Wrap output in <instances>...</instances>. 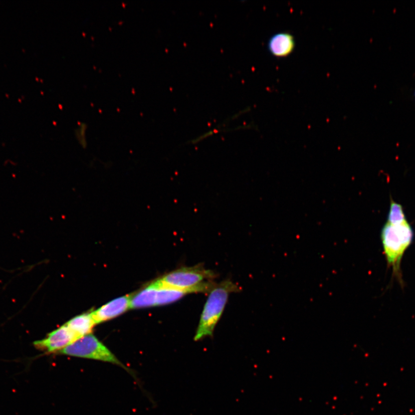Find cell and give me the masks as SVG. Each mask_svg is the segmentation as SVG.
Instances as JSON below:
<instances>
[{"label":"cell","mask_w":415,"mask_h":415,"mask_svg":"<svg viewBox=\"0 0 415 415\" xmlns=\"http://www.w3.org/2000/svg\"><path fill=\"white\" fill-rule=\"evenodd\" d=\"M79 339L65 324L49 333L44 338L35 341L33 346L44 355L57 354Z\"/></svg>","instance_id":"obj_6"},{"label":"cell","mask_w":415,"mask_h":415,"mask_svg":"<svg viewBox=\"0 0 415 415\" xmlns=\"http://www.w3.org/2000/svg\"><path fill=\"white\" fill-rule=\"evenodd\" d=\"M66 325L80 339L90 335L96 324L92 313H85L73 318Z\"/></svg>","instance_id":"obj_9"},{"label":"cell","mask_w":415,"mask_h":415,"mask_svg":"<svg viewBox=\"0 0 415 415\" xmlns=\"http://www.w3.org/2000/svg\"><path fill=\"white\" fill-rule=\"evenodd\" d=\"M215 273L198 265L177 269L165 274L155 281L165 287L186 292L187 294L209 292L215 286Z\"/></svg>","instance_id":"obj_1"},{"label":"cell","mask_w":415,"mask_h":415,"mask_svg":"<svg viewBox=\"0 0 415 415\" xmlns=\"http://www.w3.org/2000/svg\"><path fill=\"white\" fill-rule=\"evenodd\" d=\"M239 291V285L230 280H226L216 284L209 292L194 336L195 342L213 336L214 328L223 313L229 295Z\"/></svg>","instance_id":"obj_2"},{"label":"cell","mask_w":415,"mask_h":415,"mask_svg":"<svg viewBox=\"0 0 415 415\" xmlns=\"http://www.w3.org/2000/svg\"><path fill=\"white\" fill-rule=\"evenodd\" d=\"M187 295L186 292L162 286L155 280L132 297L131 308L142 309L170 305Z\"/></svg>","instance_id":"obj_5"},{"label":"cell","mask_w":415,"mask_h":415,"mask_svg":"<svg viewBox=\"0 0 415 415\" xmlns=\"http://www.w3.org/2000/svg\"><path fill=\"white\" fill-rule=\"evenodd\" d=\"M414 235L412 226L408 221L396 225L387 222L382 229L381 240L388 264L397 275L400 273L403 255L412 243Z\"/></svg>","instance_id":"obj_3"},{"label":"cell","mask_w":415,"mask_h":415,"mask_svg":"<svg viewBox=\"0 0 415 415\" xmlns=\"http://www.w3.org/2000/svg\"><path fill=\"white\" fill-rule=\"evenodd\" d=\"M295 42L290 33L279 32L269 39L268 49L270 53L277 57H285L294 51Z\"/></svg>","instance_id":"obj_8"},{"label":"cell","mask_w":415,"mask_h":415,"mask_svg":"<svg viewBox=\"0 0 415 415\" xmlns=\"http://www.w3.org/2000/svg\"><path fill=\"white\" fill-rule=\"evenodd\" d=\"M411 97L415 102V88L411 91Z\"/></svg>","instance_id":"obj_12"},{"label":"cell","mask_w":415,"mask_h":415,"mask_svg":"<svg viewBox=\"0 0 415 415\" xmlns=\"http://www.w3.org/2000/svg\"><path fill=\"white\" fill-rule=\"evenodd\" d=\"M408 221L405 210L400 204L391 200L390 208L388 214V223L391 224H400Z\"/></svg>","instance_id":"obj_10"},{"label":"cell","mask_w":415,"mask_h":415,"mask_svg":"<svg viewBox=\"0 0 415 415\" xmlns=\"http://www.w3.org/2000/svg\"><path fill=\"white\" fill-rule=\"evenodd\" d=\"M87 127L86 124L82 123L78 126L76 129V134L80 143H83L84 139H86Z\"/></svg>","instance_id":"obj_11"},{"label":"cell","mask_w":415,"mask_h":415,"mask_svg":"<svg viewBox=\"0 0 415 415\" xmlns=\"http://www.w3.org/2000/svg\"><path fill=\"white\" fill-rule=\"evenodd\" d=\"M131 296H121L113 300L91 313L95 324L102 323L119 316L131 308Z\"/></svg>","instance_id":"obj_7"},{"label":"cell","mask_w":415,"mask_h":415,"mask_svg":"<svg viewBox=\"0 0 415 415\" xmlns=\"http://www.w3.org/2000/svg\"><path fill=\"white\" fill-rule=\"evenodd\" d=\"M57 354L112 363L121 367L129 373L128 369L108 348L91 334L81 337Z\"/></svg>","instance_id":"obj_4"}]
</instances>
